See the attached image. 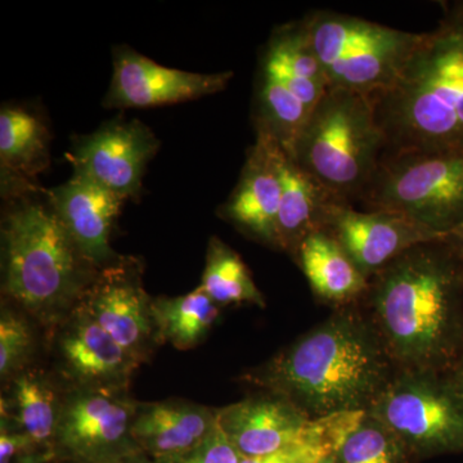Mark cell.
<instances>
[{
  "instance_id": "83f0119b",
  "label": "cell",
  "mask_w": 463,
  "mask_h": 463,
  "mask_svg": "<svg viewBox=\"0 0 463 463\" xmlns=\"http://www.w3.org/2000/svg\"><path fill=\"white\" fill-rule=\"evenodd\" d=\"M32 319L9 304L0 313V377L11 381L32 365L38 343Z\"/></svg>"
},
{
  "instance_id": "2e32d148",
  "label": "cell",
  "mask_w": 463,
  "mask_h": 463,
  "mask_svg": "<svg viewBox=\"0 0 463 463\" xmlns=\"http://www.w3.org/2000/svg\"><path fill=\"white\" fill-rule=\"evenodd\" d=\"M282 147L269 134L258 130L239 184L224 206L223 214L243 233L279 249V222L281 200L279 155Z\"/></svg>"
},
{
  "instance_id": "484cf974",
  "label": "cell",
  "mask_w": 463,
  "mask_h": 463,
  "mask_svg": "<svg viewBox=\"0 0 463 463\" xmlns=\"http://www.w3.org/2000/svg\"><path fill=\"white\" fill-rule=\"evenodd\" d=\"M257 129L269 134L291 156L309 111L285 84L261 67Z\"/></svg>"
},
{
  "instance_id": "1f68e13d",
  "label": "cell",
  "mask_w": 463,
  "mask_h": 463,
  "mask_svg": "<svg viewBox=\"0 0 463 463\" xmlns=\"http://www.w3.org/2000/svg\"><path fill=\"white\" fill-rule=\"evenodd\" d=\"M321 463H337L336 462V455H332L327 457V458L323 459Z\"/></svg>"
},
{
  "instance_id": "d6a6232c",
  "label": "cell",
  "mask_w": 463,
  "mask_h": 463,
  "mask_svg": "<svg viewBox=\"0 0 463 463\" xmlns=\"http://www.w3.org/2000/svg\"><path fill=\"white\" fill-rule=\"evenodd\" d=\"M461 385L463 386V373H462V383H461Z\"/></svg>"
},
{
  "instance_id": "7402d4cb",
  "label": "cell",
  "mask_w": 463,
  "mask_h": 463,
  "mask_svg": "<svg viewBox=\"0 0 463 463\" xmlns=\"http://www.w3.org/2000/svg\"><path fill=\"white\" fill-rule=\"evenodd\" d=\"M297 258L313 291L332 303L365 294L368 279L330 234L319 231L301 243Z\"/></svg>"
},
{
  "instance_id": "4dcf8cb0",
  "label": "cell",
  "mask_w": 463,
  "mask_h": 463,
  "mask_svg": "<svg viewBox=\"0 0 463 463\" xmlns=\"http://www.w3.org/2000/svg\"><path fill=\"white\" fill-rule=\"evenodd\" d=\"M444 240L449 241L453 245L463 249V222L461 224L457 225L456 228H453L452 231L448 232Z\"/></svg>"
},
{
  "instance_id": "6da1fadb",
  "label": "cell",
  "mask_w": 463,
  "mask_h": 463,
  "mask_svg": "<svg viewBox=\"0 0 463 463\" xmlns=\"http://www.w3.org/2000/svg\"><path fill=\"white\" fill-rule=\"evenodd\" d=\"M377 332L352 313L331 317L246 376L310 419L368 411L392 380Z\"/></svg>"
},
{
  "instance_id": "9a60e30c",
  "label": "cell",
  "mask_w": 463,
  "mask_h": 463,
  "mask_svg": "<svg viewBox=\"0 0 463 463\" xmlns=\"http://www.w3.org/2000/svg\"><path fill=\"white\" fill-rule=\"evenodd\" d=\"M216 420L241 457L264 456L298 443L312 421L298 405L272 392L216 408Z\"/></svg>"
},
{
  "instance_id": "5bb4252c",
  "label": "cell",
  "mask_w": 463,
  "mask_h": 463,
  "mask_svg": "<svg viewBox=\"0 0 463 463\" xmlns=\"http://www.w3.org/2000/svg\"><path fill=\"white\" fill-rule=\"evenodd\" d=\"M232 72L194 74L158 65L128 48H118L106 105L118 109H149L201 99L223 90Z\"/></svg>"
},
{
  "instance_id": "4fadbf2b",
  "label": "cell",
  "mask_w": 463,
  "mask_h": 463,
  "mask_svg": "<svg viewBox=\"0 0 463 463\" xmlns=\"http://www.w3.org/2000/svg\"><path fill=\"white\" fill-rule=\"evenodd\" d=\"M158 149L154 133L139 121H114L84 137L69 155L74 175L124 200L141 190L146 166Z\"/></svg>"
},
{
  "instance_id": "ac0fdd59",
  "label": "cell",
  "mask_w": 463,
  "mask_h": 463,
  "mask_svg": "<svg viewBox=\"0 0 463 463\" xmlns=\"http://www.w3.org/2000/svg\"><path fill=\"white\" fill-rule=\"evenodd\" d=\"M218 426L216 408L185 399L138 402L132 425L137 446L152 459L199 446Z\"/></svg>"
},
{
  "instance_id": "7c38bea8",
  "label": "cell",
  "mask_w": 463,
  "mask_h": 463,
  "mask_svg": "<svg viewBox=\"0 0 463 463\" xmlns=\"http://www.w3.org/2000/svg\"><path fill=\"white\" fill-rule=\"evenodd\" d=\"M321 231L339 243L367 279L408 250L444 240L441 234L404 216L356 212L352 203L336 197L325 207Z\"/></svg>"
},
{
  "instance_id": "ffe728a7",
  "label": "cell",
  "mask_w": 463,
  "mask_h": 463,
  "mask_svg": "<svg viewBox=\"0 0 463 463\" xmlns=\"http://www.w3.org/2000/svg\"><path fill=\"white\" fill-rule=\"evenodd\" d=\"M261 67L279 78L303 102L309 115L331 88L301 21L273 33Z\"/></svg>"
},
{
  "instance_id": "e0dca14e",
  "label": "cell",
  "mask_w": 463,
  "mask_h": 463,
  "mask_svg": "<svg viewBox=\"0 0 463 463\" xmlns=\"http://www.w3.org/2000/svg\"><path fill=\"white\" fill-rule=\"evenodd\" d=\"M50 197L52 210L94 267L103 269L121 258L111 248V234L123 197L79 175Z\"/></svg>"
},
{
  "instance_id": "cb8c5ba5",
  "label": "cell",
  "mask_w": 463,
  "mask_h": 463,
  "mask_svg": "<svg viewBox=\"0 0 463 463\" xmlns=\"http://www.w3.org/2000/svg\"><path fill=\"white\" fill-rule=\"evenodd\" d=\"M48 130L23 109L0 112V158L3 169L24 176H35L48 166Z\"/></svg>"
},
{
  "instance_id": "f546056e",
  "label": "cell",
  "mask_w": 463,
  "mask_h": 463,
  "mask_svg": "<svg viewBox=\"0 0 463 463\" xmlns=\"http://www.w3.org/2000/svg\"><path fill=\"white\" fill-rule=\"evenodd\" d=\"M85 463H154V459H149L146 453L139 450V452L129 453V455L111 457V458Z\"/></svg>"
},
{
  "instance_id": "30bf717a",
  "label": "cell",
  "mask_w": 463,
  "mask_h": 463,
  "mask_svg": "<svg viewBox=\"0 0 463 463\" xmlns=\"http://www.w3.org/2000/svg\"><path fill=\"white\" fill-rule=\"evenodd\" d=\"M152 301L143 288L138 259L121 257L99 270L78 307L137 361L146 364L163 345Z\"/></svg>"
},
{
  "instance_id": "52a82bcc",
  "label": "cell",
  "mask_w": 463,
  "mask_h": 463,
  "mask_svg": "<svg viewBox=\"0 0 463 463\" xmlns=\"http://www.w3.org/2000/svg\"><path fill=\"white\" fill-rule=\"evenodd\" d=\"M301 23L331 87L367 96L392 83L421 35L330 11Z\"/></svg>"
},
{
  "instance_id": "277c9868",
  "label": "cell",
  "mask_w": 463,
  "mask_h": 463,
  "mask_svg": "<svg viewBox=\"0 0 463 463\" xmlns=\"http://www.w3.org/2000/svg\"><path fill=\"white\" fill-rule=\"evenodd\" d=\"M3 294L45 330L80 303L99 268L84 257L53 210L24 203L3 227Z\"/></svg>"
},
{
  "instance_id": "ba28073f",
  "label": "cell",
  "mask_w": 463,
  "mask_h": 463,
  "mask_svg": "<svg viewBox=\"0 0 463 463\" xmlns=\"http://www.w3.org/2000/svg\"><path fill=\"white\" fill-rule=\"evenodd\" d=\"M367 412L411 452H463V386L431 370L407 368L392 377Z\"/></svg>"
},
{
  "instance_id": "3957f363",
  "label": "cell",
  "mask_w": 463,
  "mask_h": 463,
  "mask_svg": "<svg viewBox=\"0 0 463 463\" xmlns=\"http://www.w3.org/2000/svg\"><path fill=\"white\" fill-rule=\"evenodd\" d=\"M456 249L447 240L421 243L368 279L381 340L411 370H431L452 350L463 285Z\"/></svg>"
},
{
  "instance_id": "d4e9b609",
  "label": "cell",
  "mask_w": 463,
  "mask_h": 463,
  "mask_svg": "<svg viewBox=\"0 0 463 463\" xmlns=\"http://www.w3.org/2000/svg\"><path fill=\"white\" fill-rule=\"evenodd\" d=\"M199 288L219 307L245 303L265 307L263 294L259 291L242 259L216 237L210 240Z\"/></svg>"
},
{
  "instance_id": "d6986e66",
  "label": "cell",
  "mask_w": 463,
  "mask_h": 463,
  "mask_svg": "<svg viewBox=\"0 0 463 463\" xmlns=\"http://www.w3.org/2000/svg\"><path fill=\"white\" fill-rule=\"evenodd\" d=\"M11 395L2 398V423L25 432L42 449L53 456L62 383L53 373L30 365L11 381Z\"/></svg>"
},
{
  "instance_id": "9c48e42d",
  "label": "cell",
  "mask_w": 463,
  "mask_h": 463,
  "mask_svg": "<svg viewBox=\"0 0 463 463\" xmlns=\"http://www.w3.org/2000/svg\"><path fill=\"white\" fill-rule=\"evenodd\" d=\"M137 405L129 390L65 388L54 458L85 463L139 452L132 435Z\"/></svg>"
},
{
  "instance_id": "5b68a950",
  "label": "cell",
  "mask_w": 463,
  "mask_h": 463,
  "mask_svg": "<svg viewBox=\"0 0 463 463\" xmlns=\"http://www.w3.org/2000/svg\"><path fill=\"white\" fill-rule=\"evenodd\" d=\"M383 154V134L367 94L331 87L307 116L291 157L331 194L352 203Z\"/></svg>"
},
{
  "instance_id": "44dd1931",
  "label": "cell",
  "mask_w": 463,
  "mask_h": 463,
  "mask_svg": "<svg viewBox=\"0 0 463 463\" xmlns=\"http://www.w3.org/2000/svg\"><path fill=\"white\" fill-rule=\"evenodd\" d=\"M279 176L281 200L277 222L279 250L297 257L303 241L321 231L323 212L335 196L304 172L283 148L279 155Z\"/></svg>"
},
{
  "instance_id": "8992f818",
  "label": "cell",
  "mask_w": 463,
  "mask_h": 463,
  "mask_svg": "<svg viewBox=\"0 0 463 463\" xmlns=\"http://www.w3.org/2000/svg\"><path fill=\"white\" fill-rule=\"evenodd\" d=\"M358 201L367 212L404 216L446 239L463 222V151L383 155Z\"/></svg>"
},
{
  "instance_id": "4316f807",
  "label": "cell",
  "mask_w": 463,
  "mask_h": 463,
  "mask_svg": "<svg viewBox=\"0 0 463 463\" xmlns=\"http://www.w3.org/2000/svg\"><path fill=\"white\" fill-rule=\"evenodd\" d=\"M407 452L403 441L367 412L336 453V462L405 463Z\"/></svg>"
},
{
  "instance_id": "8fae6325",
  "label": "cell",
  "mask_w": 463,
  "mask_h": 463,
  "mask_svg": "<svg viewBox=\"0 0 463 463\" xmlns=\"http://www.w3.org/2000/svg\"><path fill=\"white\" fill-rule=\"evenodd\" d=\"M47 332L52 373L63 388L129 390L141 362L81 307Z\"/></svg>"
},
{
  "instance_id": "f1b7e54d",
  "label": "cell",
  "mask_w": 463,
  "mask_h": 463,
  "mask_svg": "<svg viewBox=\"0 0 463 463\" xmlns=\"http://www.w3.org/2000/svg\"><path fill=\"white\" fill-rule=\"evenodd\" d=\"M154 463H240V455L221 428L216 426L199 446L181 455L154 459Z\"/></svg>"
},
{
  "instance_id": "7a4b0ae2",
  "label": "cell",
  "mask_w": 463,
  "mask_h": 463,
  "mask_svg": "<svg viewBox=\"0 0 463 463\" xmlns=\"http://www.w3.org/2000/svg\"><path fill=\"white\" fill-rule=\"evenodd\" d=\"M416 47L392 83L368 94L383 138V154L463 151V2Z\"/></svg>"
},
{
  "instance_id": "603a6c76",
  "label": "cell",
  "mask_w": 463,
  "mask_h": 463,
  "mask_svg": "<svg viewBox=\"0 0 463 463\" xmlns=\"http://www.w3.org/2000/svg\"><path fill=\"white\" fill-rule=\"evenodd\" d=\"M161 343L178 350L194 349L214 327L219 306L203 288H197L182 297H160L152 301Z\"/></svg>"
}]
</instances>
